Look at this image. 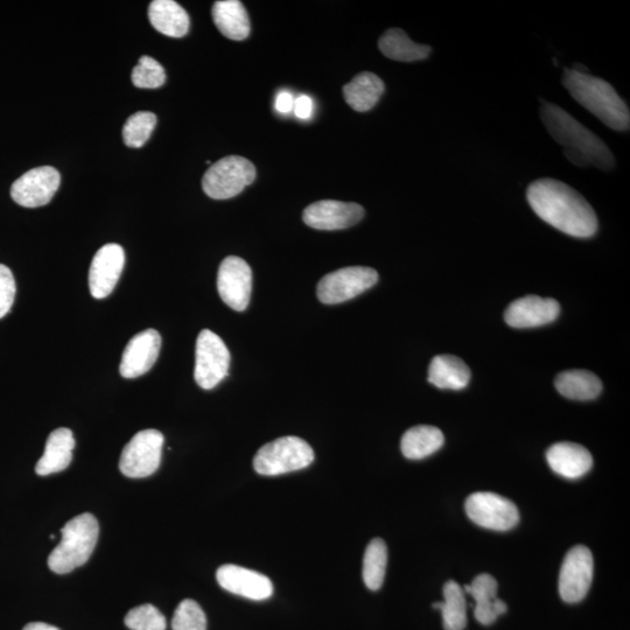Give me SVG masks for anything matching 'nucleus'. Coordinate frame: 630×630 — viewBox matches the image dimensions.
I'll return each instance as SVG.
<instances>
[{"label": "nucleus", "instance_id": "393cba45", "mask_svg": "<svg viewBox=\"0 0 630 630\" xmlns=\"http://www.w3.org/2000/svg\"><path fill=\"white\" fill-rule=\"evenodd\" d=\"M444 443V434L438 427L419 425L404 433L401 450L406 459L420 460L439 451Z\"/></svg>", "mask_w": 630, "mask_h": 630}, {"label": "nucleus", "instance_id": "4468645a", "mask_svg": "<svg viewBox=\"0 0 630 630\" xmlns=\"http://www.w3.org/2000/svg\"><path fill=\"white\" fill-rule=\"evenodd\" d=\"M125 264V252L121 245L110 243L96 252L89 270L91 296L104 299L110 296L121 277Z\"/></svg>", "mask_w": 630, "mask_h": 630}, {"label": "nucleus", "instance_id": "4be33fe9", "mask_svg": "<svg viewBox=\"0 0 630 630\" xmlns=\"http://www.w3.org/2000/svg\"><path fill=\"white\" fill-rule=\"evenodd\" d=\"M471 381V370L460 357L439 355L434 357L429 368V382L439 389H465Z\"/></svg>", "mask_w": 630, "mask_h": 630}, {"label": "nucleus", "instance_id": "aec40b11", "mask_svg": "<svg viewBox=\"0 0 630 630\" xmlns=\"http://www.w3.org/2000/svg\"><path fill=\"white\" fill-rule=\"evenodd\" d=\"M464 592L475 600V619L481 625H492L500 615L507 612L506 602L496 597L497 583L490 574H480L471 585L465 586Z\"/></svg>", "mask_w": 630, "mask_h": 630}, {"label": "nucleus", "instance_id": "bb28decb", "mask_svg": "<svg viewBox=\"0 0 630 630\" xmlns=\"http://www.w3.org/2000/svg\"><path fill=\"white\" fill-rule=\"evenodd\" d=\"M555 385L560 395L574 401H591L602 390L600 378L588 370L564 371L557 376Z\"/></svg>", "mask_w": 630, "mask_h": 630}, {"label": "nucleus", "instance_id": "5701e85b", "mask_svg": "<svg viewBox=\"0 0 630 630\" xmlns=\"http://www.w3.org/2000/svg\"><path fill=\"white\" fill-rule=\"evenodd\" d=\"M151 25L171 38L185 37L189 30V17L184 7L173 0H154L149 7Z\"/></svg>", "mask_w": 630, "mask_h": 630}, {"label": "nucleus", "instance_id": "7c9ffc66", "mask_svg": "<svg viewBox=\"0 0 630 630\" xmlns=\"http://www.w3.org/2000/svg\"><path fill=\"white\" fill-rule=\"evenodd\" d=\"M157 116L149 111H139L126 121L123 139L126 146L142 147L156 128Z\"/></svg>", "mask_w": 630, "mask_h": 630}, {"label": "nucleus", "instance_id": "c85d7f7f", "mask_svg": "<svg viewBox=\"0 0 630 630\" xmlns=\"http://www.w3.org/2000/svg\"><path fill=\"white\" fill-rule=\"evenodd\" d=\"M444 602H434L433 608L443 613L445 630H464L467 625L464 588L450 580L444 586Z\"/></svg>", "mask_w": 630, "mask_h": 630}, {"label": "nucleus", "instance_id": "7ed1b4c3", "mask_svg": "<svg viewBox=\"0 0 630 630\" xmlns=\"http://www.w3.org/2000/svg\"><path fill=\"white\" fill-rule=\"evenodd\" d=\"M563 86L580 105L608 128L629 131L630 112L625 101L607 81L565 69Z\"/></svg>", "mask_w": 630, "mask_h": 630}, {"label": "nucleus", "instance_id": "72a5a7b5", "mask_svg": "<svg viewBox=\"0 0 630 630\" xmlns=\"http://www.w3.org/2000/svg\"><path fill=\"white\" fill-rule=\"evenodd\" d=\"M124 621L131 630H166L165 616L149 604L131 609Z\"/></svg>", "mask_w": 630, "mask_h": 630}, {"label": "nucleus", "instance_id": "1a4fd4ad", "mask_svg": "<svg viewBox=\"0 0 630 630\" xmlns=\"http://www.w3.org/2000/svg\"><path fill=\"white\" fill-rule=\"evenodd\" d=\"M378 282L376 270L367 266H349L328 273L319 282L317 294L321 303L334 305L353 299Z\"/></svg>", "mask_w": 630, "mask_h": 630}, {"label": "nucleus", "instance_id": "a211bd4d", "mask_svg": "<svg viewBox=\"0 0 630 630\" xmlns=\"http://www.w3.org/2000/svg\"><path fill=\"white\" fill-rule=\"evenodd\" d=\"M559 312L560 306L555 299L527 296L511 303L504 319L514 328H532L551 324Z\"/></svg>", "mask_w": 630, "mask_h": 630}, {"label": "nucleus", "instance_id": "20e7f679", "mask_svg": "<svg viewBox=\"0 0 630 630\" xmlns=\"http://www.w3.org/2000/svg\"><path fill=\"white\" fill-rule=\"evenodd\" d=\"M100 527L94 515L82 514L66 523L61 541L48 557V566L58 574H67L86 564L96 548Z\"/></svg>", "mask_w": 630, "mask_h": 630}, {"label": "nucleus", "instance_id": "f257e3e1", "mask_svg": "<svg viewBox=\"0 0 630 630\" xmlns=\"http://www.w3.org/2000/svg\"><path fill=\"white\" fill-rule=\"evenodd\" d=\"M530 207L543 221L566 235L592 237L598 230L594 209L576 189L556 179H539L527 189Z\"/></svg>", "mask_w": 630, "mask_h": 630}, {"label": "nucleus", "instance_id": "c756f323", "mask_svg": "<svg viewBox=\"0 0 630 630\" xmlns=\"http://www.w3.org/2000/svg\"><path fill=\"white\" fill-rule=\"evenodd\" d=\"M388 564V548L381 538H374L364 552L363 581L371 591L380 590Z\"/></svg>", "mask_w": 630, "mask_h": 630}, {"label": "nucleus", "instance_id": "a878e982", "mask_svg": "<svg viewBox=\"0 0 630 630\" xmlns=\"http://www.w3.org/2000/svg\"><path fill=\"white\" fill-rule=\"evenodd\" d=\"M384 93V83L377 75L363 72L343 87L346 102L355 111L366 112L375 107Z\"/></svg>", "mask_w": 630, "mask_h": 630}, {"label": "nucleus", "instance_id": "f03ea898", "mask_svg": "<svg viewBox=\"0 0 630 630\" xmlns=\"http://www.w3.org/2000/svg\"><path fill=\"white\" fill-rule=\"evenodd\" d=\"M541 118L550 136L562 146L565 157L579 167L611 171L614 156L604 140L558 105L542 101Z\"/></svg>", "mask_w": 630, "mask_h": 630}, {"label": "nucleus", "instance_id": "cd10ccee", "mask_svg": "<svg viewBox=\"0 0 630 630\" xmlns=\"http://www.w3.org/2000/svg\"><path fill=\"white\" fill-rule=\"evenodd\" d=\"M378 48L384 56L395 61L415 62L431 54V47L412 41L403 30L391 28L378 40Z\"/></svg>", "mask_w": 630, "mask_h": 630}, {"label": "nucleus", "instance_id": "0eeeda50", "mask_svg": "<svg viewBox=\"0 0 630 630\" xmlns=\"http://www.w3.org/2000/svg\"><path fill=\"white\" fill-rule=\"evenodd\" d=\"M165 439L157 430L140 431L125 445L119 469L131 479H142L157 472Z\"/></svg>", "mask_w": 630, "mask_h": 630}, {"label": "nucleus", "instance_id": "4c0bfd02", "mask_svg": "<svg viewBox=\"0 0 630 630\" xmlns=\"http://www.w3.org/2000/svg\"><path fill=\"white\" fill-rule=\"evenodd\" d=\"M23 630H60V629L51 625H47V623H44V622H32V623H28V625H26Z\"/></svg>", "mask_w": 630, "mask_h": 630}, {"label": "nucleus", "instance_id": "473e14b6", "mask_svg": "<svg viewBox=\"0 0 630 630\" xmlns=\"http://www.w3.org/2000/svg\"><path fill=\"white\" fill-rule=\"evenodd\" d=\"M173 630H207V618L198 602L181 601L172 620Z\"/></svg>", "mask_w": 630, "mask_h": 630}, {"label": "nucleus", "instance_id": "e433bc0d", "mask_svg": "<svg viewBox=\"0 0 630 630\" xmlns=\"http://www.w3.org/2000/svg\"><path fill=\"white\" fill-rule=\"evenodd\" d=\"M294 98L289 91L283 90L277 95L276 98V110L279 114H290L293 110Z\"/></svg>", "mask_w": 630, "mask_h": 630}, {"label": "nucleus", "instance_id": "423d86ee", "mask_svg": "<svg viewBox=\"0 0 630 630\" xmlns=\"http://www.w3.org/2000/svg\"><path fill=\"white\" fill-rule=\"evenodd\" d=\"M256 179V168L240 156L223 158L203 175V191L214 200H227L243 192Z\"/></svg>", "mask_w": 630, "mask_h": 630}, {"label": "nucleus", "instance_id": "ddd939ff", "mask_svg": "<svg viewBox=\"0 0 630 630\" xmlns=\"http://www.w3.org/2000/svg\"><path fill=\"white\" fill-rule=\"evenodd\" d=\"M217 290L230 308L243 312L248 307L252 290V272L244 259L229 256L220 265Z\"/></svg>", "mask_w": 630, "mask_h": 630}, {"label": "nucleus", "instance_id": "9b49d317", "mask_svg": "<svg viewBox=\"0 0 630 630\" xmlns=\"http://www.w3.org/2000/svg\"><path fill=\"white\" fill-rule=\"evenodd\" d=\"M594 562L590 549L584 545L574 546L564 558L559 573V594L567 604L583 600L593 580Z\"/></svg>", "mask_w": 630, "mask_h": 630}, {"label": "nucleus", "instance_id": "2f4dec72", "mask_svg": "<svg viewBox=\"0 0 630 630\" xmlns=\"http://www.w3.org/2000/svg\"><path fill=\"white\" fill-rule=\"evenodd\" d=\"M131 79L137 88L157 89L166 82L165 69L157 60L144 55L133 68Z\"/></svg>", "mask_w": 630, "mask_h": 630}, {"label": "nucleus", "instance_id": "c9c22d12", "mask_svg": "<svg viewBox=\"0 0 630 630\" xmlns=\"http://www.w3.org/2000/svg\"><path fill=\"white\" fill-rule=\"evenodd\" d=\"M294 114L300 119H308L313 115L314 104L311 97L300 95L294 100Z\"/></svg>", "mask_w": 630, "mask_h": 630}, {"label": "nucleus", "instance_id": "39448f33", "mask_svg": "<svg viewBox=\"0 0 630 630\" xmlns=\"http://www.w3.org/2000/svg\"><path fill=\"white\" fill-rule=\"evenodd\" d=\"M314 451L298 437H283L259 448L254 468L259 475L276 476L300 471L312 464Z\"/></svg>", "mask_w": 630, "mask_h": 630}, {"label": "nucleus", "instance_id": "6e6552de", "mask_svg": "<svg viewBox=\"0 0 630 630\" xmlns=\"http://www.w3.org/2000/svg\"><path fill=\"white\" fill-rule=\"evenodd\" d=\"M230 353L226 343L209 329L196 340L194 378L199 387L214 389L229 373Z\"/></svg>", "mask_w": 630, "mask_h": 630}, {"label": "nucleus", "instance_id": "f3484780", "mask_svg": "<svg viewBox=\"0 0 630 630\" xmlns=\"http://www.w3.org/2000/svg\"><path fill=\"white\" fill-rule=\"evenodd\" d=\"M161 347V336L154 329H146L125 347L119 373L124 378H137L150 371L156 363Z\"/></svg>", "mask_w": 630, "mask_h": 630}, {"label": "nucleus", "instance_id": "f8f14e48", "mask_svg": "<svg viewBox=\"0 0 630 630\" xmlns=\"http://www.w3.org/2000/svg\"><path fill=\"white\" fill-rule=\"evenodd\" d=\"M60 173L52 166L33 168L13 182L11 196L14 202L26 208L47 205L58 191Z\"/></svg>", "mask_w": 630, "mask_h": 630}, {"label": "nucleus", "instance_id": "dca6fc26", "mask_svg": "<svg viewBox=\"0 0 630 630\" xmlns=\"http://www.w3.org/2000/svg\"><path fill=\"white\" fill-rule=\"evenodd\" d=\"M216 579L223 590L250 600H266L273 593V585L268 577L238 565L227 564L219 567Z\"/></svg>", "mask_w": 630, "mask_h": 630}, {"label": "nucleus", "instance_id": "f704fd0d", "mask_svg": "<svg viewBox=\"0 0 630 630\" xmlns=\"http://www.w3.org/2000/svg\"><path fill=\"white\" fill-rule=\"evenodd\" d=\"M16 280L7 266L0 264V319L11 311L16 298Z\"/></svg>", "mask_w": 630, "mask_h": 630}, {"label": "nucleus", "instance_id": "b1692460", "mask_svg": "<svg viewBox=\"0 0 630 630\" xmlns=\"http://www.w3.org/2000/svg\"><path fill=\"white\" fill-rule=\"evenodd\" d=\"M213 19L219 31L228 39L242 41L249 37L250 20L247 10L238 0H221L213 6Z\"/></svg>", "mask_w": 630, "mask_h": 630}, {"label": "nucleus", "instance_id": "6ab92c4d", "mask_svg": "<svg viewBox=\"0 0 630 630\" xmlns=\"http://www.w3.org/2000/svg\"><path fill=\"white\" fill-rule=\"evenodd\" d=\"M546 460L553 472L563 478L576 480L591 471L593 458L584 446L558 443L546 452Z\"/></svg>", "mask_w": 630, "mask_h": 630}, {"label": "nucleus", "instance_id": "2eb2a0df", "mask_svg": "<svg viewBox=\"0 0 630 630\" xmlns=\"http://www.w3.org/2000/svg\"><path fill=\"white\" fill-rule=\"evenodd\" d=\"M364 216V208L357 203L322 200L304 210L308 227L318 230H341L355 226Z\"/></svg>", "mask_w": 630, "mask_h": 630}, {"label": "nucleus", "instance_id": "9d476101", "mask_svg": "<svg viewBox=\"0 0 630 630\" xmlns=\"http://www.w3.org/2000/svg\"><path fill=\"white\" fill-rule=\"evenodd\" d=\"M465 508L475 524L489 530L508 531L520 522V511L515 503L499 494L474 493L466 500Z\"/></svg>", "mask_w": 630, "mask_h": 630}, {"label": "nucleus", "instance_id": "412c9836", "mask_svg": "<svg viewBox=\"0 0 630 630\" xmlns=\"http://www.w3.org/2000/svg\"><path fill=\"white\" fill-rule=\"evenodd\" d=\"M74 434L66 427L56 429L47 439L45 452L35 466V472L47 476L65 471L73 460Z\"/></svg>", "mask_w": 630, "mask_h": 630}]
</instances>
